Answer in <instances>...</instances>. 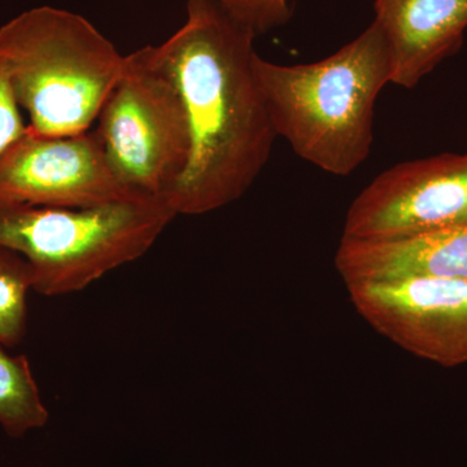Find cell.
<instances>
[{"instance_id": "3957f363", "label": "cell", "mask_w": 467, "mask_h": 467, "mask_svg": "<svg viewBox=\"0 0 467 467\" xmlns=\"http://www.w3.org/2000/svg\"><path fill=\"white\" fill-rule=\"evenodd\" d=\"M125 61L94 24L67 9L34 7L0 26V64L33 133L90 130Z\"/></svg>"}, {"instance_id": "277c9868", "label": "cell", "mask_w": 467, "mask_h": 467, "mask_svg": "<svg viewBox=\"0 0 467 467\" xmlns=\"http://www.w3.org/2000/svg\"><path fill=\"white\" fill-rule=\"evenodd\" d=\"M175 217L161 198L84 208L0 205V244L29 264L34 291L61 296L140 259Z\"/></svg>"}, {"instance_id": "8992f818", "label": "cell", "mask_w": 467, "mask_h": 467, "mask_svg": "<svg viewBox=\"0 0 467 467\" xmlns=\"http://www.w3.org/2000/svg\"><path fill=\"white\" fill-rule=\"evenodd\" d=\"M467 223V152L400 162L352 202L343 238L392 241Z\"/></svg>"}, {"instance_id": "ba28073f", "label": "cell", "mask_w": 467, "mask_h": 467, "mask_svg": "<svg viewBox=\"0 0 467 467\" xmlns=\"http://www.w3.org/2000/svg\"><path fill=\"white\" fill-rule=\"evenodd\" d=\"M352 306L402 349L441 367L467 364V281L413 278L347 285Z\"/></svg>"}, {"instance_id": "7a4b0ae2", "label": "cell", "mask_w": 467, "mask_h": 467, "mask_svg": "<svg viewBox=\"0 0 467 467\" xmlns=\"http://www.w3.org/2000/svg\"><path fill=\"white\" fill-rule=\"evenodd\" d=\"M254 73L276 137L300 159L337 177L367 161L378 97L391 84L389 47L374 21L313 63L285 66L256 55Z\"/></svg>"}, {"instance_id": "5b68a950", "label": "cell", "mask_w": 467, "mask_h": 467, "mask_svg": "<svg viewBox=\"0 0 467 467\" xmlns=\"http://www.w3.org/2000/svg\"><path fill=\"white\" fill-rule=\"evenodd\" d=\"M113 171L143 198H164L186 168L190 126L181 92L155 46L126 55L124 72L98 119Z\"/></svg>"}, {"instance_id": "6da1fadb", "label": "cell", "mask_w": 467, "mask_h": 467, "mask_svg": "<svg viewBox=\"0 0 467 467\" xmlns=\"http://www.w3.org/2000/svg\"><path fill=\"white\" fill-rule=\"evenodd\" d=\"M256 36L214 0H187L183 26L155 46L189 119V160L162 198L177 216L239 201L272 156L278 137L254 73Z\"/></svg>"}, {"instance_id": "5bb4252c", "label": "cell", "mask_w": 467, "mask_h": 467, "mask_svg": "<svg viewBox=\"0 0 467 467\" xmlns=\"http://www.w3.org/2000/svg\"><path fill=\"white\" fill-rule=\"evenodd\" d=\"M26 130L7 72L0 64V155Z\"/></svg>"}, {"instance_id": "8fae6325", "label": "cell", "mask_w": 467, "mask_h": 467, "mask_svg": "<svg viewBox=\"0 0 467 467\" xmlns=\"http://www.w3.org/2000/svg\"><path fill=\"white\" fill-rule=\"evenodd\" d=\"M48 420L38 384L26 356H14L0 344V426L12 438L41 429Z\"/></svg>"}, {"instance_id": "4fadbf2b", "label": "cell", "mask_w": 467, "mask_h": 467, "mask_svg": "<svg viewBox=\"0 0 467 467\" xmlns=\"http://www.w3.org/2000/svg\"><path fill=\"white\" fill-rule=\"evenodd\" d=\"M238 23L259 36L291 20L294 0H214Z\"/></svg>"}, {"instance_id": "52a82bcc", "label": "cell", "mask_w": 467, "mask_h": 467, "mask_svg": "<svg viewBox=\"0 0 467 467\" xmlns=\"http://www.w3.org/2000/svg\"><path fill=\"white\" fill-rule=\"evenodd\" d=\"M147 199L113 171L98 131L26 133L0 155V205L84 208Z\"/></svg>"}, {"instance_id": "9c48e42d", "label": "cell", "mask_w": 467, "mask_h": 467, "mask_svg": "<svg viewBox=\"0 0 467 467\" xmlns=\"http://www.w3.org/2000/svg\"><path fill=\"white\" fill-rule=\"evenodd\" d=\"M379 27L391 63V84L413 88L461 50L467 0H376Z\"/></svg>"}, {"instance_id": "30bf717a", "label": "cell", "mask_w": 467, "mask_h": 467, "mask_svg": "<svg viewBox=\"0 0 467 467\" xmlns=\"http://www.w3.org/2000/svg\"><path fill=\"white\" fill-rule=\"evenodd\" d=\"M335 267L346 285L413 278L467 281V223L392 241L342 236Z\"/></svg>"}, {"instance_id": "7c38bea8", "label": "cell", "mask_w": 467, "mask_h": 467, "mask_svg": "<svg viewBox=\"0 0 467 467\" xmlns=\"http://www.w3.org/2000/svg\"><path fill=\"white\" fill-rule=\"evenodd\" d=\"M34 291L29 264L0 244V344L14 348L26 333L27 295Z\"/></svg>"}]
</instances>
